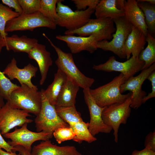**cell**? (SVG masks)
Masks as SVG:
<instances>
[{
  "label": "cell",
  "mask_w": 155,
  "mask_h": 155,
  "mask_svg": "<svg viewBox=\"0 0 155 155\" xmlns=\"http://www.w3.org/2000/svg\"><path fill=\"white\" fill-rule=\"evenodd\" d=\"M126 81L122 73L111 82L94 89H89L91 96L96 104L101 107L125 101L131 92L123 94L120 91L121 85Z\"/></svg>",
  "instance_id": "obj_1"
},
{
  "label": "cell",
  "mask_w": 155,
  "mask_h": 155,
  "mask_svg": "<svg viewBox=\"0 0 155 155\" xmlns=\"http://www.w3.org/2000/svg\"><path fill=\"white\" fill-rule=\"evenodd\" d=\"M7 101L13 108L37 116L42 107V93L41 91L22 84L13 91L9 100Z\"/></svg>",
  "instance_id": "obj_2"
},
{
  "label": "cell",
  "mask_w": 155,
  "mask_h": 155,
  "mask_svg": "<svg viewBox=\"0 0 155 155\" xmlns=\"http://www.w3.org/2000/svg\"><path fill=\"white\" fill-rule=\"evenodd\" d=\"M43 35L48 40L56 52L58 57L55 63L58 69L75 81L84 89L90 88L95 82L94 79L87 77L79 69L74 62L72 53L63 51L55 45L44 33Z\"/></svg>",
  "instance_id": "obj_3"
},
{
  "label": "cell",
  "mask_w": 155,
  "mask_h": 155,
  "mask_svg": "<svg viewBox=\"0 0 155 155\" xmlns=\"http://www.w3.org/2000/svg\"><path fill=\"white\" fill-rule=\"evenodd\" d=\"M64 0H59L57 4V18L56 24L64 27L67 30L78 29L85 25L90 19L95 9L88 7L84 10L73 11L67 5L63 4Z\"/></svg>",
  "instance_id": "obj_4"
},
{
  "label": "cell",
  "mask_w": 155,
  "mask_h": 155,
  "mask_svg": "<svg viewBox=\"0 0 155 155\" xmlns=\"http://www.w3.org/2000/svg\"><path fill=\"white\" fill-rule=\"evenodd\" d=\"M116 26L115 33L110 41L104 40L96 42L97 48L104 51H111L121 59L126 58L125 45L131 31L133 25L125 16L113 20Z\"/></svg>",
  "instance_id": "obj_5"
},
{
  "label": "cell",
  "mask_w": 155,
  "mask_h": 155,
  "mask_svg": "<svg viewBox=\"0 0 155 155\" xmlns=\"http://www.w3.org/2000/svg\"><path fill=\"white\" fill-rule=\"evenodd\" d=\"M132 93L124 102L115 104L104 107L102 113L104 123L114 131V141L117 143L118 133L121 124L126 123L130 117L131 110Z\"/></svg>",
  "instance_id": "obj_6"
},
{
  "label": "cell",
  "mask_w": 155,
  "mask_h": 155,
  "mask_svg": "<svg viewBox=\"0 0 155 155\" xmlns=\"http://www.w3.org/2000/svg\"><path fill=\"white\" fill-rule=\"evenodd\" d=\"M41 93L42 107L34 121L36 130L48 133L53 136V133L58 128L69 126L58 115L55 106L51 104Z\"/></svg>",
  "instance_id": "obj_7"
},
{
  "label": "cell",
  "mask_w": 155,
  "mask_h": 155,
  "mask_svg": "<svg viewBox=\"0 0 155 155\" xmlns=\"http://www.w3.org/2000/svg\"><path fill=\"white\" fill-rule=\"evenodd\" d=\"M116 31L113 20L109 18L90 19L84 26L73 31L66 30L65 35L77 34L79 36L86 37L92 35L97 36L99 41L109 40L113 38Z\"/></svg>",
  "instance_id": "obj_8"
},
{
  "label": "cell",
  "mask_w": 155,
  "mask_h": 155,
  "mask_svg": "<svg viewBox=\"0 0 155 155\" xmlns=\"http://www.w3.org/2000/svg\"><path fill=\"white\" fill-rule=\"evenodd\" d=\"M57 25L38 11L31 14H22L11 20L6 23L5 31L7 33L26 30L32 31L34 29L41 27L55 29Z\"/></svg>",
  "instance_id": "obj_9"
},
{
  "label": "cell",
  "mask_w": 155,
  "mask_h": 155,
  "mask_svg": "<svg viewBox=\"0 0 155 155\" xmlns=\"http://www.w3.org/2000/svg\"><path fill=\"white\" fill-rule=\"evenodd\" d=\"M155 70L154 63L148 68L142 70L137 75L129 78L121 85L120 91L122 94L127 91H130L132 93L131 108L137 109L143 104V98L147 94L142 90V86L149 75Z\"/></svg>",
  "instance_id": "obj_10"
},
{
  "label": "cell",
  "mask_w": 155,
  "mask_h": 155,
  "mask_svg": "<svg viewBox=\"0 0 155 155\" xmlns=\"http://www.w3.org/2000/svg\"><path fill=\"white\" fill-rule=\"evenodd\" d=\"M27 125V123H25L20 128H16L13 131L3 135L4 137L11 140L7 142L10 146L13 147L20 146L31 152L32 146L35 142L49 140L53 137L42 131H32L28 129Z\"/></svg>",
  "instance_id": "obj_11"
},
{
  "label": "cell",
  "mask_w": 155,
  "mask_h": 155,
  "mask_svg": "<svg viewBox=\"0 0 155 155\" xmlns=\"http://www.w3.org/2000/svg\"><path fill=\"white\" fill-rule=\"evenodd\" d=\"M31 116L24 110L12 107L7 101L0 109V131L1 135L9 132L17 126L21 127L25 123L32 122V120L27 118Z\"/></svg>",
  "instance_id": "obj_12"
},
{
  "label": "cell",
  "mask_w": 155,
  "mask_h": 155,
  "mask_svg": "<svg viewBox=\"0 0 155 155\" xmlns=\"http://www.w3.org/2000/svg\"><path fill=\"white\" fill-rule=\"evenodd\" d=\"M144 64V62L139 60L138 57L132 56L126 61L121 62L117 61L114 56H112L103 63L94 65L92 68L99 71L119 72L124 75L126 80L141 70Z\"/></svg>",
  "instance_id": "obj_13"
},
{
  "label": "cell",
  "mask_w": 155,
  "mask_h": 155,
  "mask_svg": "<svg viewBox=\"0 0 155 155\" xmlns=\"http://www.w3.org/2000/svg\"><path fill=\"white\" fill-rule=\"evenodd\" d=\"M90 89H84L83 90L85 101L90 114L89 130L94 136L99 133H109L112 129L104 123L102 118V112L105 107H100L96 104L90 94Z\"/></svg>",
  "instance_id": "obj_14"
},
{
  "label": "cell",
  "mask_w": 155,
  "mask_h": 155,
  "mask_svg": "<svg viewBox=\"0 0 155 155\" xmlns=\"http://www.w3.org/2000/svg\"><path fill=\"white\" fill-rule=\"evenodd\" d=\"M38 70V68L30 63L22 69L18 67L17 61L14 57L7 66L3 73L6 75L10 80L17 79L21 85L26 84L29 87L36 90L38 89L36 86L34 85L31 81L32 78L35 77Z\"/></svg>",
  "instance_id": "obj_15"
},
{
  "label": "cell",
  "mask_w": 155,
  "mask_h": 155,
  "mask_svg": "<svg viewBox=\"0 0 155 155\" xmlns=\"http://www.w3.org/2000/svg\"><path fill=\"white\" fill-rule=\"evenodd\" d=\"M56 38L65 42L73 54L78 53L83 51L92 53L97 49L96 42L100 41L98 37L94 35L86 37L59 35L56 36Z\"/></svg>",
  "instance_id": "obj_16"
},
{
  "label": "cell",
  "mask_w": 155,
  "mask_h": 155,
  "mask_svg": "<svg viewBox=\"0 0 155 155\" xmlns=\"http://www.w3.org/2000/svg\"><path fill=\"white\" fill-rule=\"evenodd\" d=\"M125 0H101L94 11L97 19L109 18L113 20L125 16Z\"/></svg>",
  "instance_id": "obj_17"
},
{
  "label": "cell",
  "mask_w": 155,
  "mask_h": 155,
  "mask_svg": "<svg viewBox=\"0 0 155 155\" xmlns=\"http://www.w3.org/2000/svg\"><path fill=\"white\" fill-rule=\"evenodd\" d=\"M28 54L30 59L34 60L38 63L41 75L40 84L42 85L46 79L49 69L53 64L51 53L46 50L45 45L38 43Z\"/></svg>",
  "instance_id": "obj_18"
},
{
  "label": "cell",
  "mask_w": 155,
  "mask_h": 155,
  "mask_svg": "<svg viewBox=\"0 0 155 155\" xmlns=\"http://www.w3.org/2000/svg\"><path fill=\"white\" fill-rule=\"evenodd\" d=\"M31 153L33 155H82L74 146H58L49 140L34 146Z\"/></svg>",
  "instance_id": "obj_19"
},
{
  "label": "cell",
  "mask_w": 155,
  "mask_h": 155,
  "mask_svg": "<svg viewBox=\"0 0 155 155\" xmlns=\"http://www.w3.org/2000/svg\"><path fill=\"white\" fill-rule=\"evenodd\" d=\"M125 16L133 26L137 27L145 35L148 32L144 14L135 0H125L124 7Z\"/></svg>",
  "instance_id": "obj_20"
},
{
  "label": "cell",
  "mask_w": 155,
  "mask_h": 155,
  "mask_svg": "<svg viewBox=\"0 0 155 155\" xmlns=\"http://www.w3.org/2000/svg\"><path fill=\"white\" fill-rule=\"evenodd\" d=\"M146 36L139 29L133 26L131 32L129 35L125 45V50L127 60L131 55L138 57L144 49L146 43Z\"/></svg>",
  "instance_id": "obj_21"
},
{
  "label": "cell",
  "mask_w": 155,
  "mask_h": 155,
  "mask_svg": "<svg viewBox=\"0 0 155 155\" xmlns=\"http://www.w3.org/2000/svg\"><path fill=\"white\" fill-rule=\"evenodd\" d=\"M38 43V40L35 38H29L25 35L19 37L13 34L11 36L6 37L5 46L8 51L12 50L14 52H24L28 54Z\"/></svg>",
  "instance_id": "obj_22"
},
{
  "label": "cell",
  "mask_w": 155,
  "mask_h": 155,
  "mask_svg": "<svg viewBox=\"0 0 155 155\" xmlns=\"http://www.w3.org/2000/svg\"><path fill=\"white\" fill-rule=\"evenodd\" d=\"M80 87L75 81L67 77L57 98L55 106L68 107L75 106L76 95Z\"/></svg>",
  "instance_id": "obj_23"
},
{
  "label": "cell",
  "mask_w": 155,
  "mask_h": 155,
  "mask_svg": "<svg viewBox=\"0 0 155 155\" xmlns=\"http://www.w3.org/2000/svg\"><path fill=\"white\" fill-rule=\"evenodd\" d=\"M67 79V75L58 69L54 74L52 83L46 90L41 89L42 94L52 105L55 106L57 98Z\"/></svg>",
  "instance_id": "obj_24"
},
{
  "label": "cell",
  "mask_w": 155,
  "mask_h": 155,
  "mask_svg": "<svg viewBox=\"0 0 155 155\" xmlns=\"http://www.w3.org/2000/svg\"><path fill=\"white\" fill-rule=\"evenodd\" d=\"M146 41L148 45L138 57L140 61L144 63L141 70L148 68L155 62V39L148 33L146 36Z\"/></svg>",
  "instance_id": "obj_25"
},
{
  "label": "cell",
  "mask_w": 155,
  "mask_h": 155,
  "mask_svg": "<svg viewBox=\"0 0 155 155\" xmlns=\"http://www.w3.org/2000/svg\"><path fill=\"white\" fill-rule=\"evenodd\" d=\"M73 130L76 135L73 140L80 144L84 141L90 143L95 142L97 139L93 136L88 129V122L84 121L74 123L69 125Z\"/></svg>",
  "instance_id": "obj_26"
},
{
  "label": "cell",
  "mask_w": 155,
  "mask_h": 155,
  "mask_svg": "<svg viewBox=\"0 0 155 155\" xmlns=\"http://www.w3.org/2000/svg\"><path fill=\"white\" fill-rule=\"evenodd\" d=\"M138 6L143 11L148 33L154 37L155 33V6L146 2L137 1Z\"/></svg>",
  "instance_id": "obj_27"
},
{
  "label": "cell",
  "mask_w": 155,
  "mask_h": 155,
  "mask_svg": "<svg viewBox=\"0 0 155 155\" xmlns=\"http://www.w3.org/2000/svg\"><path fill=\"white\" fill-rule=\"evenodd\" d=\"M55 108L58 115L69 125L83 121L80 113L77 111L75 106L68 107L55 106Z\"/></svg>",
  "instance_id": "obj_28"
},
{
  "label": "cell",
  "mask_w": 155,
  "mask_h": 155,
  "mask_svg": "<svg viewBox=\"0 0 155 155\" xmlns=\"http://www.w3.org/2000/svg\"><path fill=\"white\" fill-rule=\"evenodd\" d=\"M20 15L8 6L0 3V32L4 40L8 35L5 31L6 23Z\"/></svg>",
  "instance_id": "obj_29"
},
{
  "label": "cell",
  "mask_w": 155,
  "mask_h": 155,
  "mask_svg": "<svg viewBox=\"0 0 155 155\" xmlns=\"http://www.w3.org/2000/svg\"><path fill=\"white\" fill-rule=\"evenodd\" d=\"M59 0H40V2L39 12L56 24L57 18L56 5Z\"/></svg>",
  "instance_id": "obj_30"
},
{
  "label": "cell",
  "mask_w": 155,
  "mask_h": 155,
  "mask_svg": "<svg viewBox=\"0 0 155 155\" xmlns=\"http://www.w3.org/2000/svg\"><path fill=\"white\" fill-rule=\"evenodd\" d=\"M19 86L12 82L0 71V94L4 99L9 100L13 91Z\"/></svg>",
  "instance_id": "obj_31"
},
{
  "label": "cell",
  "mask_w": 155,
  "mask_h": 155,
  "mask_svg": "<svg viewBox=\"0 0 155 155\" xmlns=\"http://www.w3.org/2000/svg\"><path fill=\"white\" fill-rule=\"evenodd\" d=\"M76 135V133L69 126L59 128L53 133V136L59 144L65 141L73 140Z\"/></svg>",
  "instance_id": "obj_32"
},
{
  "label": "cell",
  "mask_w": 155,
  "mask_h": 155,
  "mask_svg": "<svg viewBox=\"0 0 155 155\" xmlns=\"http://www.w3.org/2000/svg\"><path fill=\"white\" fill-rule=\"evenodd\" d=\"M22 14H31L39 11L40 0H18Z\"/></svg>",
  "instance_id": "obj_33"
},
{
  "label": "cell",
  "mask_w": 155,
  "mask_h": 155,
  "mask_svg": "<svg viewBox=\"0 0 155 155\" xmlns=\"http://www.w3.org/2000/svg\"><path fill=\"white\" fill-rule=\"evenodd\" d=\"M72 1L75 5L77 10H84L87 7L94 9L99 3V0H72Z\"/></svg>",
  "instance_id": "obj_34"
},
{
  "label": "cell",
  "mask_w": 155,
  "mask_h": 155,
  "mask_svg": "<svg viewBox=\"0 0 155 155\" xmlns=\"http://www.w3.org/2000/svg\"><path fill=\"white\" fill-rule=\"evenodd\" d=\"M147 79L151 82L152 86V91L143 98L142 103H145L149 99L155 96V71H153L149 75Z\"/></svg>",
  "instance_id": "obj_35"
},
{
  "label": "cell",
  "mask_w": 155,
  "mask_h": 155,
  "mask_svg": "<svg viewBox=\"0 0 155 155\" xmlns=\"http://www.w3.org/2000/svg\"><path fill=\"white\" fill-rule=\"evenodd\" d=\"M144 146L151 150L155 151V130L150 131L146 136Z\"/></svg>",
  "instance_id": "obj_36"
},
{
  "label": "cell",
  "mask_w": 155,
  "mask_h": 155,
  "mask_svg": "<svg viewBox=\"0 0 155 155\" xmlns=\"http://www.w3.org/2000/svg\"><path fill=\"white\" fill-rule=\"evenodd\" d=\"M1 2L9 7L14 9L16 12L20 15L22 14V9L18 0H2Z\"/></svg>",
  "instance_id": "obj_37"
},
{
  "label": "cell",
  "mask_w": 155,
  "mask_h": 155,
  "mask_svg": "<svg viewBox=\"0 0 155 155\" xmlns=\"http://www.w3.org/2000/svg\"><path fill=\"white\" fill-rule=\"evenodd\" d=\"M0 149H3L6 151L11 152L12 151L13 147L10 146L6 142L2 135L0 131Z\"/></svg>",
  "instance_id": "obj_38"
},
{
  "label": "cell",
  "mask_w": 155,
  "mask_h": 155,
  "mask_svg": "<svg viewBox=\"0 0 155 155\" xmlns=\"http://www.w3.org/2000/svg\"><path fill=\"white\" fill-rule=\"evenodd\" d=\"M131 155H155V151L147 147L140 150H135L133 151Z\"/></svg>",
  "instance_id": "obj_39"
},
{
  "label": "cell",
  "mask_w": 155,
  "mask_h": 155,
  "mask_svg": "<svg viewBox=\"0 0 155 155\" xmlns=\"http://www.w3.org/2000/svg\"><path fill=\"white\" fill-rule=\"evenodd\" d=\"M12 151L18 152L21 155H33L31 152L20 146H17L13 147Z\"/></svg>",
  "instance_id": "obj_40"
},
{
  "label": "cell",
  "mask_w": 155,
  "mask_h": 155,
  "mask_svg": "<svg viewBox=\"0 0 155 155\" xmlns=\"http://www.w3.org/2000/svg\"><path fill=\"white\" fill-rule=\"evenodd\" d=\"M0 155H21L19 153L17 154L16 152H8L0 149Z\"/></svg>",
  "instance_id": "obj_41"
},
{
  "label": "cell",
  "mask_w": 155,
  "mask_h": 155,
  "mask_svg": "<svg viewBox=\"0 0 155 155\" xmlns=\"http://www.w3.org/2000/svg\"><path fill=\"white\" fill-rule=\"evenodd\" d=\"M5 46L4 39L2 37L0 32V53L1 52L2 48Z\"/></svg>",
  "instance_id": "obj_42"
},
{
  "label": "cell",
  "mask_w": 155,
  "mask_h": 155,
  "mask_svg": "<svg viewBox=\"0 0 155 155\" xmlns=\"http://www.w3.org/2000/svg\"><path fill=\"white\" fill-rule=\"evenodd\" d=\"M4 98L0 94V109L5 104Z\"/></svg>",
  "instance_id": "obj_43"
},
{
  "label": "cell",
  "mask_w": 155,
  "mask_h": 155,
  "mask_svg": "<svg viewBox=\"0 0 155 155\" xmlns=\"http://www.w3.org/2000/svg\"><path fill=\"white\" fill-rule=\"evenodd\" d=\"M138 1H140L147 2L153 5H155V0H139Z\"/></svg>",
  "instance_id": "obj_44"
}]
</instances>
